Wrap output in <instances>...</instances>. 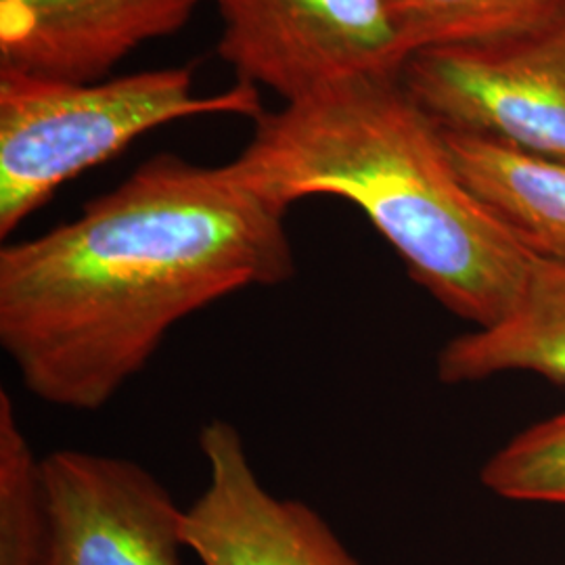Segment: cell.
<instances>
[{
    "mask_svg": "<svg viewBox=\"0 0 565 565\" xmlns=\"http://www.w3.org/2000/svg\"><path fill=\"white\" fill-rule=\"evenodd\" d=\"M480 478L509 501L565 505V413L507 443L488 459Z\"/></svg>",
    "mask_w": 565,
    "mask_h": 565,
    "instance_id": "cell-12",
    "label": "cell"
},
{
    "mask_svg": "<svg viewBox=\"0 0 565 565\" xmlns=\"http://www.w3.org/2000/svg\"><path fill=\"white\" fill-rule=\"evenodd\" d=\"M184 509L135 461L39 459L0 392V565H182Z\"/></svg>",
    "mask_w": 565,
    "mask_h": 565,
    "instance_id": "cell-3",
    "label": "cell"
},
{
    "mask_svg": "<svg viewBox=\"0 0 565 565\" xmlns=\"http://www.w3.org/2000/svg\"><path fill=\"white\" fill-rule=\"evenodd\" d=\"M200 448L207 484L184 509L182 543L203 565H361L312 507L260 482L235 425H203Z\"/></svg>",
    "mask_w": 565,
    "mask_h": 565,
    "instance_id": "cell-7",
    "label": "cell"
},
{
    "mask_svg": "<svg viewBox=\"0 0 565 565\" xmlns=\"http://www.w3.org/2000/svg\"><path fill=\"white\" fill-rule=\"evenodd\" d=\"M446 130L565 162V15L503 36L419 49L401 70Z\"/></svg>",
    "mask_w": 565,
    "mask_h": 565,
    "instance_id": "cell-5",
    "label": "cell"
},
{
    "mask_svg": "<svg viewBox=\"0 0 565 565\" xmlns=\"http://www.w3.org/2000/svg\"><path fill=\"white\" fill-rule=\"evenodd\" d=\"M445 130L471 193L527 256L565 263V162L518 145Z\"/></svg>",
    "mask_w": 565,
    "mask_h": 565,
    "instance_id": "cell-9",
    "label": "cell"
},
{
    "mask_svg": "<svg viewBox=\"0 0 565 565\" xmlns=\"http://www.w3.org/2000/svg\"><path fill=\"white\" fill-rule=\"evenodd\" d=\"M501 373H534L565 385V263L532 258L524 287L505 315L450 340L438 356L445 384Z\"/></svg>",
    "mask_w": 565,
    "mask_h": 565,
    "instance_id": "cell-10",
    "label": "cell"
},
{
    "mask_svg": "<svg viewBox=\"0 0 565 565\" xmlns=\"http://www.w3.org/2000/svg\"><path fill=\"white\" fill-rule=\"evenodd\" d=\"M254 121L233 162L268 200L354 203L413 281L469 323H497L515 302L532 256L465 184L401 74L338 82Z\"/></svg>",
    "mask_w": 565,
    "mask_h": 565,
    "instance_id": "cell-2",
    "label": "cell"
},
{
    "mask_svg": "<svg viewBox=\"0 0 565 565\" xmlns=\"http://www.w3.org/2000/svg\"><path fill=\"white\" fill-rule=\"evenodd\" d=\"M406 60L419 49L482 41L565 15V0H387Z\"/></svg>",
    "mask_w": 565,
    "mask_h": 565,
    "instance_id": "cell-11",
    "label": "cell"
},
{
    "mask_svg": "<svg viewBox=\"0 0 565 565\" xmlns=\"http://www.w3.org/2000/svg\"><path fill=\"white\" fill-rule=\"evenodd\" d=\"M205 0H0V72L99 82Z\"/></svg>",
    "mask_w": 565,
    "mask_h": 565,
    "instance_id": "cell-8",
    "label": "cell"
},
{
    "mask_svg": "<svg viewBox=\"0 0 565 565\" xmlns=\"http://www.w3.org/2000/svg\"><path fill=\"white\" fill-rule=\"evenodd\" d=\"M287 207L235 162L162 153L81 216L0 249V345L46 404L99 411L168 331L247 287L296 275Z\"/></svg>",
    "mask_w": 565,
    "mask_h": 565,
    "instance_id": "cell-1",
    "label": "cell"
},
{
    "mask_svg": "<svg viewBox=\"0 0 565 565\" xmlns=\"http://www.w3.org/2000/svg\"><path fill=\"white\" fill-rule=\"evenodd\" d=\"M218 53L239 81L300 102L338 82L398 76L406 61L387 0H214Z\"/></svg>",
    "mask_w": 565,
    "mask_h": 565,
    "instance_id": "cell-6",
    "label": "cell"
},
{
    "mask_svg": "<svg viewBox=\"0 0 565 565\" xmlns=\"http://www.w3.org/2000/svg\"><path fill=\"white\" fill-rule=\"evenodd\" d=\"M263 116L256 86L195 93L193 67L65 82L0 72V237H9L65 182L142 135L198 116Z\"/></svg>",
    "mask_w": 565,
    "mask_h": 565,
    "instance_id": "cell-4",
    "label": "cell"
}]
</instances>
